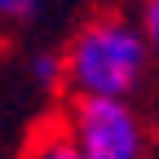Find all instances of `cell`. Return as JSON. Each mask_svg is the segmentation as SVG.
<instances>
[{
  "mask_svg": "<svg viewBox=\"0 0 159 159\" xmlns=\"http://www.w3.org/2000/svg\"><path fill=\"white\" fill-rule=\"evenodd\" d=\"M57 53L71 102H133L155 71L133 13L119 9L84 18Z\"/></svg>",
  "mask_w": 159,
  "mask_h": 159,
  "instance_id": "cell-1",
  "label": "cell"
},
{
  "mask_svg": "<svg viewBox=\"0 0 159 159\" xmlns=\"http://www.w3.org/2000/svg\"><path fill=\"white\" fill-rule=\"evenodd\" d=\"M62 128L80 159H146L150 124L133 102H71Z\"/></svg>",
  "mask_w": 159,
  "mask_h": 159,
  "instance_id": "cell-2",
  "label": "cell"
},
{
  "mask_svg": "<svg viewBox=\"0 0 159 159\" xmlns=\"http://www.w3.org/2000/svg\"><path fill=\"white\" fill-rule=\"evenodd\" d=\"M18 159H80L75 142H71L66 128H62V115L40 119V124L27 133V142H22V150H18Z\"/></svg>",
  "mask_w": 159,
  "mask_h": 159,
  "instance_id": "cell-3",
  "label": "cell"
},
{
  "mask_svg": "<svg viewBox=\"0 0 159 159\" xmlns=\"http://www.w3.org/2000/svg\"><path fill=\"white\" fill-rule=\"evenodd\" d=\"M27 80L40 93H62L66 89V80H62V53L57 49H35L27 57Z\"/></svg>",
  "mask_w": 159,
  "mask_h": 159,
  "instance_id": "cell-4",
  "label": "cell"
},
{
  "mask_svg": "<svg viewBox=\"0 0 159 159\" xmlns=\"http://www.w3.org/2000/svg\"><path fill=\"white\" fill-rule=\"evenodd\" d=\"M133 22H137V35H142V44H146L150 66H159V0H137Z\"/></svg>",
  "mask_w": 159,
  "mask_h": 159,
  "instance_id": "cell-5",
  "label": "cell"
},
{
  "mask_svg": "<svg viewBox=\"0 0 159 159\" xmlns=\"http://www.w3.org/2000/svg\"><path fill=\"white\" fill-rule=\"evenodd\" d=\"M49 9V0H0V22H9V27H31L40 22Z\"/></svg>",
  "mask_w": 159,
  "mask_h": 159,
  "instance_id": "cell-6",
  "label": "cell"
}]
</instances>
